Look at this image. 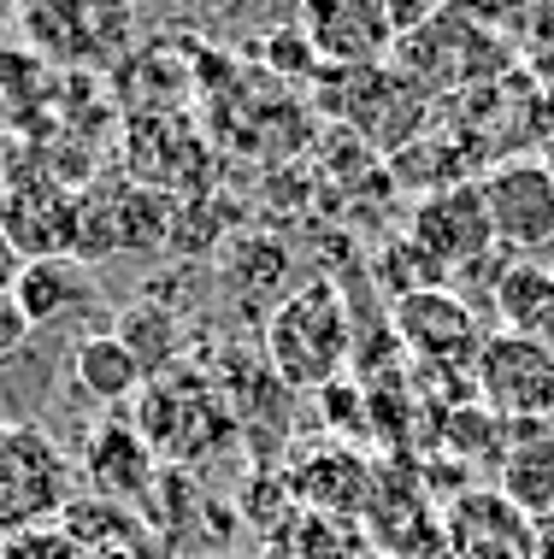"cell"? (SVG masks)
<instances>
[{
  "label": "cell",
  "instance_id": "cell-16",
  "mask_svg": "<svg viewBox=\"0 0 554 559\" xmlns=\"http://www.w3.org/2000/svg\"><path fill=\"white\" fill-rule=\"evenodd\" d=\"M496 307L507 330H526L537 336L554 319V265H526V260H507L496 277Z\"/></svg>",
  "mask_w": 554,
  "mask_h": 559
},
{
  "label": "cell",
  "instance_id": "cell-11",
  "mask_svg": "<svg viewBox=\"0 0 554 559\" xmlns=\"http://www.w3.org/2000/svg\"><path fill=\"white\" fill-rule=\"evenodd\" d=\"M502 501L526 512V519L554 524V430L549 425H507Z\"/></svg>",
  "mask_w": 554,
  "mask_h": 559
},
{
  "label": "cell",
  "instance_id": "cell-20",
  "mask_svg": "<svg viewBox=\"0 0 554 559\" xmlns=\"http://www.w3.org/2000/svg\"><path fill=\"white\" fill-rule=\"evenodd\" d=\"M24 342H30V319H24V307H19L12 295H0V359L19 354Z\"/></svg>",
  "mask_w": 554,
  "mask_h": 559
},
{
  "label": "cell",
  "instance_id": "cell-9",
  "mask_svg": "<svg viewBox=\"0 0 554 559\" xmlns=\"http://www.w3.org/2000/svg\"><path fill=\"white\" fill-rule=\"evenodd\" d=\"M83 483L89 495H107L118 507H142L160 489V453L130 418H101L83 436Z\"/></svg>",
  "mask_w": 554,
  "mask_h": 559
},
{
  "label": "cell",
  "instance_id": "cell-15",
  "mask_svg": "<svg viewBox=\"0 0 554 559\" xmlns=\"http://www.w3.org/2000/svg\"><path fill=\"white\" fill-rule=\"evenodd\" d=\"M48 88H54L48 59L30 53L24 41H0V130H24L48 107Z\"/></svg>",
  "mask_w": 554,
  "mask_h": 559
},
{
  "label": "cell",
  "instance_id": "cell-17",
  "mask_svg": "<svg viewBox=\"0 0 554 559\" xmlns=\"http://www.w3.org/2000/svg\"><path fill=\"white\" fill-rule=\"evenodd\" d=\"M118 342L137 354V366H142V377H166L172 366H177V347H184V336H177V319L166 307H154V300H137V307L118 319V330H113Z\"/></svg>",
  "mask_w": 554,
  "mask_h": 559
},
{
  "label": "cell",
  "instance_id": "cell-12",
  "mask_svg": "<svg viewBox=\"0 0 554 559\" xmlns=\"http://www.w3.org/2000/svg\"><path fill=\"white\" fill-rule=\"evenodd\" d=\"M59 536L71 542L83 559H101V554H125V548H148L154 531H148V519L137 507H118L107 495H71L66 507H59Z\"/></svg>",
  "mask_w": 554,
  "mask_h": 559
},
{
  "label": "cell",
  "instance_id": "cell-8",
  "mask_svg": "<svg viewBox=\"0 0 554 559\" xmlns=\"http://www.w3.org/2000/svg\"><path fill=\"white\" fill-rule=\"evenodd\" d=\"M396 342L413 347L425 366H437V371L460 366L472 377V366H478V354H484L490 336L478 330L472 307L455 289H425V295L396 300Z\"/></svg>",
  "mask_w": 554,
  "mask_h": 559
},
{
  "label": "cell",
  "instance_id": "cell-2",
  "mask_svg": "<svg viewBox=\"0 0 554 559\" xmlns=\"http://www.w3.org/2000/svg\"><path fill=\"white\" fill-rule=\"evenodd\" d=\"M71 495V465L48 430L0 425V542L54 524Z\"/></svg>",
  "mask_w": 554,
  "mask_h": 559
},
{
  "label": "cell",
  "instance_id": "cell-4",
  "mask_svg": "<svg viewBox=\"0 0 554 559\" xmlns=\"http://www.w3.org/2000/svg\"><path fill=\"white\" fill-rule=\"evenodd\" d=\"M148 448L154 453H172V460H201L213 453L219 442H231V413L201 377L189 371H166L137 395V418H130Z\"/></svg>",
  "mask_w": 554,
  "mask_h": 559
},
{
  "label": "cell",
  "instance_id": "cell-3",
  "mask_svg": "<svg viewBox=\"0 0 554 559\" xmlns=\"http://www.w3.org/2000/svg\"><path fill=\"white\" fill-rule=\"evenodd\" d=\"M472 395L502 425H549L554 418V347L526 330H496L472 366Z\"/></svg>",
  "mask_w": 554,
  "mask_h": 559
},
{
  "label": "cell",
  "instance_id": "cell-7",
  "mask_svg": "<svg viewBox=\"0 0 554 559\" xmlns=\"http://www.w3.org/2000/svg\"><path fill=\"white\" fill-rule=\"evenodd\" d=\"M0 230L30 260H78L83 230V194H71L59 177H19L12 194L0 201Z\"/></svg>",
  "mask_w": 554,
  "mask_h": 559
},
{
  "label": "cell",
  "instance_id": "cell-26",
  "mask_svg": "<svg viewBox=\"0 0 554 559\" xmlns=\"http://www.w3.org/2000/svg\"><path fill=\"white\" fill-rule=\"evenodd\" d=\"M543 559H554V554H543Z\"/></svg>",
  "mask_w": 554,
  "mask_h": 559
},
{
  "label": "cell",
  "instance_id": "cell-1",
  "mask_svg": "<svg viewBox=\"0 0 554 559\" xmlns=\"http://www.w3.org/2000/svg\"><path fill=\"white\" fill-rule=\"evenodd\" d=\"M349 347L354 330L337 283H307L283 295V307L266 324V359H272V377L290 389H331L337 371L349 366Z\"/></svg>",
  "mask_w": 554,
  "mask_h": 559
},
{
  "label": "cell",
  "instance_id": "cell-23",
  "mask_svg": "<svg viewBox=\"0 0 554 559\" xmlns=\"http://www.w3.org/2000/svg\"><path fill=\"white\" fill-rule=\"evenodd\" d=\"M531 29H537V36H549V48H554V7L549 12H531Z\"/></svg>",
  "mask_w": 554,
  "mask_h": 559
},
{
  "label": "cell",
  "instance_id": "cell-13",
  "mask_svg": "<svg viewBox=\"0 0 554 559\" xmlns=\"http://www.w3.org/2000/svg\"><path fill=\"white\" fill-rule=\"evenodd\" d=\"M12 300L24 307L30 330H36V324H59L78 307H89V300H95V283H89L83 260H30L19 271V283H12Z\"/></svg>",
  "mask_w": 554,
  "mask_h": 559
},
{
  "label": "cell",
  "instance_id": "cell-10",
  "mask_svg": "<svg viewBox=\"0 0 554 559\" xmlns=\"http://www.w3.org/2000/svg\"><path fill=\"white\" fill-rule=\"evenodd\" d=\"M302 29L313 41V53H319V66H342V71H372L396 48L384 7H372V0H325V7H307Z\"/></svg>",
  "mask_w": 554,
  "mask_h": 559
},
{
  "label": "cell",
  "instance_id": "cell-22",
  "mask_svg": "<svg viewBox=\"0 0 554 559\" xmlns=\"http://www.w3.org/2000/svg\"><path fill=\"white\" fill-rule=\"evenodd\" d=\"M101 559H166V554H160V542H148V548H125V554H101Z\"/></svg>",
  "mask_w": 554,
  "mask_h": 559
},
{
  "label": "cell",
  "instance_id": "cell-18",
  "mask_svg": "<svg viewBox=\"0 0 554 559\" xmlns=\"http://www.w3.org/2000/svg\"><path fill=\"white\" fill-rule=\"evenodd\" d=\"M260 48H266V66H272L278 78H313V71H319V53H313L307 29H295V24L272 29Z\"/></svg>",
  "mask_w": 554,
  "mask_h": 559
},
{
  "label": "cell",
  "instance_id": "cell-21",
  "mask_svg": "<svg viewBox=\"0 0 554 559\" xmlns=\"http://www.w3.org/2000/svg\"><path fill=\"white\" fill-rule=\"evenodd\" d=\"M19 271H24V253L12 248V236L0 230V295H12V283H19Z\"/></svg>",
  "mask_w": 554,
  "mask_h": 559
},
{
  "label": "cell",
  "instance_id": "cell-5",
  "mask_svg": "<svg viewBox=\"0 0 554 559\" xmlns=\"http://www.w3.org/2000/svg\"><path fill=\"white\" fill-rule=\"evenodd\" d=\"M496 248L507 260L554 265V177L543 159H507L484 177Z\"/></svg>",
  "mask_w": 554,
  "mask_h": 559
},
{
  "label": "cell",
  "instance_id": "cell-19",
  "mask_svg": "<svg viewBox=\"0 0 554 559\" xmlns=\"http://www.w3.org/2000/svg\"><path fill=\"white\" fill-rule=\"evenodd\" d=\"M0 559H83V554L59 536V524H42V531H19L0 542Z\"/></svg>",
  "mask_w": 554,
  "mask_h": 559
},
{
  "label": "cell",
  "instance_id": "cell-25",
  "mask_svg": "<svg viewBox=\"0 0 554 559\" xmlns=\"http://www.w3.org/2000/svg\"><path fill=\"white\" fill-rule=\"evenodd\" d=\"M7 194H12V183H7V159H0V201H7Z\"/></svg>",
  "mask_w": 554,
  "mask_h": 559
},
{
  "label": "cell",
  "instance_id": "cell-14",
  "mask_svg": "<svg viewBox=\"0 0 554 559\" xmlns=\"http://www.w3.org/2000/svg\"><path fill=\"white\" fill-rule=\"evenodd\" d=\"M71 371H78V389H83V395L101 401V406H125V401H137L142 389H148L137 354H130V347L118 342L113 330L83 336L78 354H71Z\"/></svg>",
  "mask_w": 554,
  "mask_h": 559
},
{
  "label": "cell",
  "instance_id": "cell-24",
  "mask_svg": "<svg viewBox=\"0 0 554 559\" xmlns=\"http://www.w3.org/2000/svg\"><path fill=\"white\" fill-rule=\"evenodd\" d=\"M543 165H549V177H554V135L543 142Z\"/></svg>",
  "mask_w": 554,
  "mask_h": 559
},
{
  "label": "cell",
  "instance_id": "cell-6",
  "mask_svg": "<svg viewBox=\"0 0 554 559\" xmlns=\"http://www.w3.org/2000/svg\"><path fill=\"white\" fill-rule=\"evenodd\" d=\"M413 241L448 277L460 271H496V224H490L484 183H443L413 206Z\"/></svg>",
  "mask_w": 554,
  "mask_h": 559
}]
</instances>
